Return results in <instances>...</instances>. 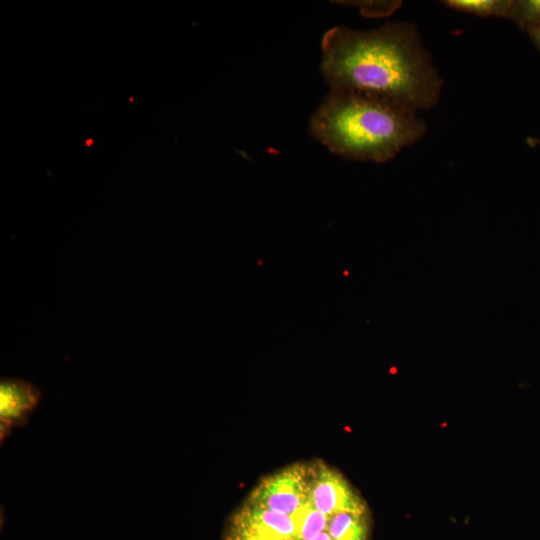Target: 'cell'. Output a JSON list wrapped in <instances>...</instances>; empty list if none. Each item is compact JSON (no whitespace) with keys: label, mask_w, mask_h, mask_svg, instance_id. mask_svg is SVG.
I'll use <instances>...</instances> for the list:
<instances>
[{"label":"cell","mask_w":540,"mask_h":540,"mask_svg":"<svg viewBox=\"0 0 540 540\" xmlns=\"http://www.w3.org/2000/svg\"><path fill=\"white\" fill-rule=\"evenodd\" d=\"M443 3L454 10L480 17L509 18L513 0H448Z\"/></svg>","instance_id":"9"},{"label":"cell","mask_w":540,"mask_h":540,"mask_svg":"<svg viewBox=\"0 0 540 540\" xmlns=\"http://www.w3.org/2000/svg\"><path fill=\"white\" fill-rule=\"evenodd\" d=\"M311 135L347 159L386 162L420 140L426 124L417 112L393 101L330 90L310 119Z\"/></svg>","instance_id":"2"},{"label":"cell","mask_w":540,"mask_h":540,"mask_svg":"<svg viewBox=\"0 0 540 540\" xmlns=\"http://www.w3.org/2000/svg\"><path fill=\"white\" fill-rule=\"evenodd\" d=\"M526 32L540 28V0H513L509 18Z\"/></svg>","instance_id":"10"},{"label":"cell","mask_w":540,"mask_h":540,"mask_svg":"<svg viewBox=\"0 0 540 540\" xmlns=\"http://www.w3.org/2000/svg\"><path fill=\"white\" fill-rule=\"evenodd\" d=\"M296 540H312L327 531L330 517L318 511L309 501L291 515Z\"/></svg>","instance_id":"8"},{"label":"cell","mask_w":540,"mask_h":540,"mask_svg":"<svg viewBox=\"0 0 540 540\" xmlns=\"http://www.w3.org/2000/svg\"><path fill=\"white\" fill-rule=\"evenodd\" d=\"M309 463L291 464L264 477L246 501L293 515L308 501Z\"/></svg>","instance_id":"3"},{"label":"cell","mask_w":540,"mask_h":540,"mask_svg":"<svg viewBox=\"0 0 540 540\" xmlns=\"http://www.w3.org/2000/svg\"><path fill=\"white\" fill-rule=\"evenodd\" d=\"M225 537H226V540H263L257 536H254L248 532L239 530L232 526H229L227 528Z\"/></svg>","instance_id":"12"},{"label":"cell","mask_w":540,"mask_h":540,"mask_svg":"<svg viewBox=\"0 0 540 540\" xmlns=\"http://www.w3.org/2000/svg\"><path fill=\"white\" fill-rule=\"evenodd\" d=\"M263 540H296L290 515L246 501L233 515L230 525Z\"/></svg>","instance_id":"6"},{"label":"cell","mask_w":540,"mask_h":540,"mask_svg":"<svg viewBox=\"0 0 540 540\" xmlns=\"http://www.w3.org/2000/svg\"><path fill=\"white\" fill-rule=\"evenodd\" d=\"M312 540H334L327 531L319 534L318 536H316L315 538H313Z\"/></svg>","instance_id":"14"},{"label":"cell","mask_w":540,"mask_h":540,"mask_svg":"<svg viewBox=\"0 0 540 540\" xmlns=\"http://www.w3.org/2000/svg\"><path fill=\"white\" fill-rule=\"evenodd\" d=\"M534 45L540 50V28L527 32Z\"/></svg>","instance_id":"13"},{"label":"cell","mask_w":540,"mask_h":540,"mask_svg":"<svg viewBox=\"0 0 540 540\" xmlns=\"http://www.w3.org/2000/svg\"><path fill=\"white\" fill-rule=\"evenodd\" d=\"M308 501L328 517L341 512H368L366 502L350 482L321 460L309 463Z\"/></svg>","instance_id":"4"},{"label":"cell","mask_w":540,"mask_h":540,"mask_svg":"<svg viewBox=\"0 0 540 540\" xmlns=\"http://www.w3.org/2000/svg\"><path fill=\"white\" fill-rule=\"evenodd\" d=\"M348 3L358 6L362 14L368 17L390 15L401 4L399 1H350Z\"/></svg>","instance_id":"11"},{"label":"cell","mask_w":540,"mask_h":540,"mask_svg":"<svg viewBox=\"0 0 540 540\" xmlns=\"http://www.w3.org/2000/svg\"><path fill=\"white\" fill-rule=\"evenodd\" d=\"M321 49L330 90L381 97L415 112L440 100L443 80L411 23L387 22L368 31L334 26Z\"/></svg>","instance_id":"1"},{"label":"cell","mask_w":540,"mask_h":540,"mask_svg":"<svg viewBox=\"0 0 540 540\" xmlns=\"http://www.w3.org/2000/svg\"><path fill=\"white\" fill-rule=\"evenodd\" d=\"M327 532L334 540H369L368 512H341L330 517Z\"/></svg>","instance_id":"7"},{"label":"cell","mask_w":540,"mask_h":540,"mask_svg":"<svg viewBox=\"0 0 540 540\" xmlns=\"http://www.w3.org/2000/svg\"><path fill=\"white\" fill-rule=\"evenodd\" d=\"M41 398L31 383L17 378L2 379L0 383V439L3 441L15 427L28 422Z\"/></svg>","instance_id":"5"}]
</instances>
